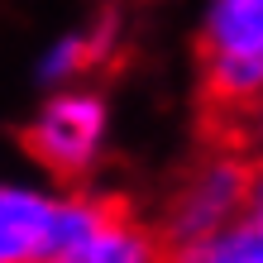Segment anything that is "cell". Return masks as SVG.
Instances as JSON below:
<instances>
[{"mask_svg":"<svg viewBox=\"0 0 263 263\" xmlns=\"http://www.w3.org/2000/svg\"><path fill=\"white\" fill-rule=\"evenodd\" d=\"M201 96L225 134L254 125L263 101V0H206L196 24Z\"/></svg>","mask_w":263,"mask_h":263,"instance_id":"obj_1","label":"cell"},{"mask_svg":"<svg viewBox=\"0 0 263 263\" xmlns=\"http://www.w3.org/2000/svg\"><path fill=\"white\" fill-rule=\"evenodd\" d=\"M24 153L53 187H91L110 158V101L96 82L43 86L24 120Z\"/></svg>","mask_w":263,"mask_h":263,"instance_id":"obj_2","label":"cell"},{"mask_svg":"<svg viewBox=\"0 0 263 263\" xmlns=\"http://www.w3.org/2000/svg\"><path fill=\"white\" fill-rule=\"evenodd\" d=\"M249 211H258V158L239 134H225L215 148L196 153L187 163V173L173 182L163 215L153 225H158L163 244H177L206 235V230H220Z\"/></svg>","mask_w":263,"mask_h":263,"instance_id":"obj_3","label":"cell"},{"mask_svg":"<svg viewBox=\"0 0 263 263\" xmlns=\"http://www.w3.org/2000/svg\"><path fill=\"white\" fill-rule=\"evenodd\" d=\"M163 235L125 196L72 187L67 225L48 263H163Z\"/></svg>","mask_w":263,"mask_h":263,"instance_id":"obj_4","label":"cell"},{"mask_svg":"<svg viewBox=\"0 0 263 263\" xmlns=\"http://www.w3.org/2000/svg\"><path fill=\"white\" fill-rule=\"evenodd\" d=\"M72 187L48 177H0V263H48L63 239Z\"/></svg>","mask_w":263,"mask_h":263,"instance_id":"obj_5","label":"cell"},{"mask_svg":"<svg viewBox=\"0 0 263 263\" xmlns=\"http://www.w3.org/2000/svg\"><path fill=\"white\" fill-rule=\"evenodd\" d=\"M120 48V20L110 10L96 14V20L67 29V34H58L48 48L39 53V86H67V82H96V72L115 58Z\"/></svg>","mask_w":263,"mask_h":263,"instance_id":"obj_6","label":"cell"},{"mask_svg":"<svg viewBox=\"0 0 263 263\" xmlns=\"http://www.w3.org/2000/svg\"><path fill=\"white\" fill-rule=\"evenodd\" d=\"M163 263H263V215L249 211L220 230L167 244Z\"/></svg>","mask_w":263,"mask_h":263,"instance_id":"obj_7","label":"cell"}]
</instances>
